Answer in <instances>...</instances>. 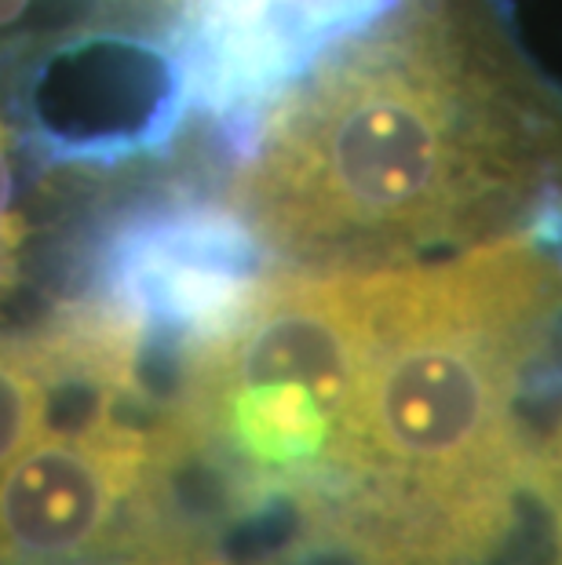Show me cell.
<instances>
[{
  "label": "cell",
  "mask_w": 562,
  "mask_h": 565,
  "mask_svg": "<svg viewBox=\"0 0 562 565\" xmlns=\"http://www.w3.org/2000/svg\"><path fill=\"white\" fill-rule=\"evenodd\" d=\"M231 201L278 267L457 256L562 201V92L494 0H399L271 106Z\"/></svg>",
  "instance_id": "cell-1"
},
{
  "label": "cell",
  "mask_w": 562,
  "mask_h": 565,
  "mask_svg": "<svg viewBox=\"0 0 562 565\" xmlns=\"http://www.w3.org/2000/svg\"><path fill=\"white\" fill-rule=\"evenodd\" d=\"M562 343V204L380 270L354 475L289 565H486L530 482L526 405Z\"/></svg>",
  "instance_id": "cell-2"
},
{
  "label": "cell",
  "mask_w": 562,
  "mask_h": 565,
  "mask_svg": "<svg viewBox=\"0 0 562 565\" xmlns=\"http://www.w3.org/2000/svg\"><path fill=\"white\" fill-rule=\"evenodd\" d=\"M15 136L44 168L117 172L158 158L190 117L172 30L88 22L26 47L11 77Z\"/></svg>",
  "instance_id": "cell-3"
},
{
  "label": "cell",
  "mask_w": 562,
  "mask_h": 565,
  "mask_svg": "<svg viewBox=\"0 0 562 565\" xmlns=\"http://www.w3.org/2000/svg\"><path fill=\"white\" fill-rule=\"evenodd\" d=\"M274 267L231 198L176 186L125 204L92 234L81 288L70 296L103 299L158 351L187 362L242 315Z\"/></svg>",
  "instance_id": "cell-4"
},
{
  "label": "cell",
  "mask_w": 562,
  "mask_h": 565,
  "mask_svg": "<svg viewBox=\"0 0 562 565\" xmlns=\"http://www.w3.org/2000/svg\"><path fill=\"white\" fill-rule=\"evenodd\" d=\"M394 4L399 0H183L172 38L187 66L190 117L216 125L237 164L253 150L271 106Z\"/></svg>",
  "instance_id": "cell-5"
},
{
  "label": "cell",
  "mask_w": 562,
  "mask_h": 565,
  "mask_svg": "<svg viewBox=\"0 0 562 565\" xmlns=\"http://www.w3.org/2000/svg\"><path fill=\"white\" fill-rule=\"evenodd\" d=\"M8 121L0 117V299L19 285L22 270V248L30 237V220L19 209V175H15V153H11Z\"/></svg>",
  "instance_id": "cell-6"
},
{
  "label": "cell",
  "mask_w": 562,
  "mask_h": 565,
  "mask_svg": "<svg viewBox=\"0 0 562 565\" xmlns=\"http://www.w3.org/2000/svg\"><path fill=\"white\" fill-rule=\"evenodd\" d=\"M526 492H533L537 503H541L548 522V544H552V565H562V408L544 435L533 438Z\"/></svg>",
  "instance_id": "cell-7"
},
{
  "label": "cell",
  "mask_w": 562,
  "mask_h": 565,
  "mask_svg": "<svg viewBox=\"0 0 562 565\" xmlns=\"http://www.w3.org/2000/svg\"><path fill=\"white\" fill-rule=\"evenodd\" d=\"M30 0H0V30L15 26V22L26 15Z\"/></svg>",
  "instance_id": "cell-8"
},
{
  "label": "cell",
  "mask_w": 562,
  "mask_h": 565,
  "mask_svg": "<svg viewBox=\"0 0 562 565\" xmlns=\"http://www.w3.org/2000/svg\"><path fill=\"white\" fill-rule=\"evenodd\" d=\"M147 8H150V15L169 19V26L176 30V19H179V11H183V0H147Z\"/></svg>",
  "instance_id": "cell-9"
},
{
  "label": "cell",
  "mask_w": 562,
  "mask_h": 565,
  "mask_svg": "<svg viewBox=\"0 0 562 565\" xmlns=\"http://www.w3.org/2000/svg\"><path fill=\"white\" fill-rule=\"evenodd\" d=\"M187 565H278V562H248V558H198Z\"/></svg>",
  "instance_id": "cell-10"
}]
</instances>
